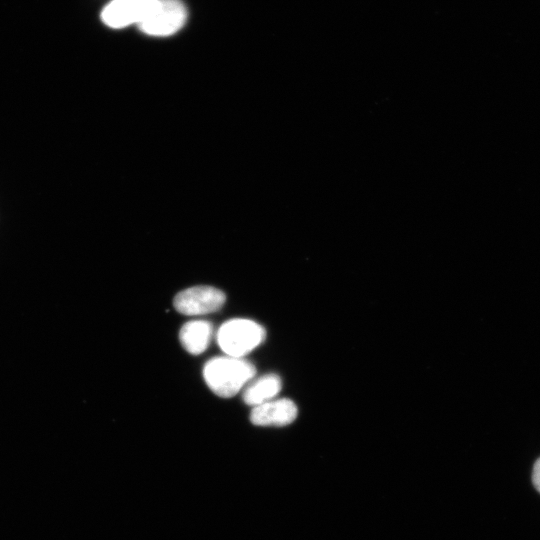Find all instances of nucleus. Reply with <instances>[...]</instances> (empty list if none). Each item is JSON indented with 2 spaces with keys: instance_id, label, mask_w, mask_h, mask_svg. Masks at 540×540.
Masks as SVG:
<instances>
[{
  "instance_id": "nucleus-8",
  "label": "nucleus",
  "mask_w": 540,
  "mask_h": 540,
  "mask_svg": "<svg viewBox=\"0 0 540 540\" xmlns=\"http://www.w3.org/2000/svg\"><path fill=\"white\" fill-rule=\"evenodd\" d=\"M281 379L278 375L270 373L264 375L244 390L242 398L247 405L257 406L272 400L281 390Z\"/></svg>"
},
{
  "instance_id": "nucleus-2",
  "label": "nucleus",
  "mask_w": 540,
  "mask_h": 540,
  "mask_svg": "<svg viewBox=\"0 0 540 540\" xmlns=\"http://www.w3.org/2000/svg\"><path fill=\"white\" fill-rule=\"evenodd\" d=\"M266 337L265 329L255 321L234 318L224 322L217 331V343L232 357L242 358L259 346Z\"/></svg>"
},
{
  "instance_id": "nucleus-9",
  "label": "nucleus",
  "mask_w": 540,
  "mask_h": 540,
  "mask_svg": "<svg viewBox=\"0 0 540 540\" xmlns=\"http://www.w3.org/2000/svg\"><path fill=\"white\" fill-rule=\"evenodd\" d=\"M532 482L534 487L540 493V458L536 460L532 471Z\"/></svg>"
},
{
  "instance_id": "nucleus-6",
  "label": "nucleus",
  "mask_w": 540,
  "mask_h": 540,
  "mask_svg": "<svg viewBox=\"0 0 540 540\" xmlns=\"http://www.w3.org/2000/svg\"><path fill=\"white\" fill-rule=\"evenodd\" d=\"M297 417V407L287 398L270 400L253 407L250 421L258 426H286Z\"/></svg>"
},
{
  "instance_id": "nucleus-7",
  "label": "nucleus",
  "mask_w": 540,
  "mask_h": 540,
  "mask_svg": "<svg viewBox=\"0 0 540 540\" xmlns=\"http://www.w3.org/2000/svg\"><path fill=\"white\" fill-rule=\"evenodd\" d=\"M213 326L206 320H193L185 323L179 331L183 348L193 355L203 353L211 340Z\"/></svg>"
},
{
  "instance_id": "nucleus-1",
  "label": "nucleus",
  "mask_w": 540,
  "mask_h": 540,
  "mask_svg": "<svg viewBox=\"0 0 540 540\" xmlns=\"http://www.w3.org/2000/svg\"><path fill=\"white\" fill-rule=\"evenodd\" d=\"M255 373L256 369L251 362L228 355L211 358L203 367L206 384L223 398L236 395Z\"/></svg>"
},
{
  "instance_id": "nucleus-4",
  "label": "nucleus",
  "mask_w": 540,
  "mask_h": 540,
  "mask_svg": "<svg viewBox=\"0 0 540 540\" xmlns=\"http://www.w3.org/2000/svg\"><path fill=\"white\" fill-rule=\"evenodd\" d=\"M225 300L224 292L215 287L195 286L179 292L173 305L184 315H204L220 310Z\"/></svg>"
},
{
  "instance_id": "nucleus-5",
  "label": "nucleus",
  "mask_w": 540,
  "mask_h": 540,
  "mask_svg": "<svg viewBox=\"0 0 540 540\" xmlns=\"http://www.w3.org/2000/svg\"><path fill=\"white\" fill-rule=\"evenodd\" d=\"M158 5V0H113L101 12L103 23L122 28L142 22Z\"/></svg>"
},
{
  "instance_id": "nucleus-3",
  "label": "nucleus",
  "mask_w": 540,
  "mask_h": 540,
  "mask_svg": "<svg viewBox=\"0 0 540 540\" xmlns=\"http://www.w3.org/2000/svg\"><path fill=\"white\" fill-rule=\"evenodd\" d=\"M187 10L180 0H158L157 7L138 24L139 29L153 36H168L185 23Z\"/></svg>"
}]
</instances>
